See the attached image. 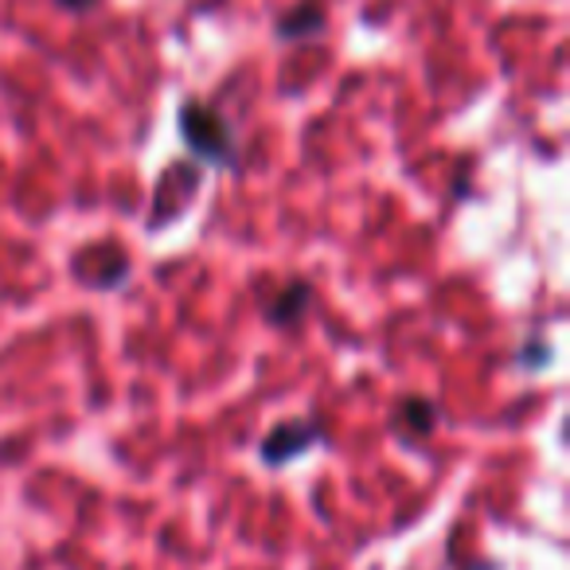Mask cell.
<instances>
[{
  "mask_svg": "<svg viewBox=\"0 0 570 570\" xmlns=\"http://www.w3.org/2000/svg\"><path fill=\"white\" fill-rule=\"evenodd\" d=\"M321 20H325V12H321L317 4H302L297 12L282 17V36H289V40H297V36H313L321 28Z\"/></svg>",
  "mask_w": 570,
  "mask_h": 570,
  "instance_id": "obj_4",
  "label": "cell"
},
{
  "mask_svg": "<svg viewBox=\"0 0 570 570\" xmlns=\"http://www.w3.org/2000/svg\"><path fill=\"white\" fill-rule=\"evenodd\" d=\"M59 4H67V9H75V12H87V9H95L98 0H59Z\"/></svg>",
  "mask_w": 570,
  "mask_h": 570,
  "instance_id": "obj_6",
  "label": "cell"
},
{
  "mask_svg": "<svg viewBox=\"0 0 570 570\" xmlns=\"http://www.w3.org/2000/svg\"><path fill=\"white\" fill-rule=\"evenodd\" d=\"M313 289L305 282H294L289 289H282V294L274 297V305H269V321L274 325H289V321H297L305 313V305H309Z\"/></svg>",
  "mask_w": 570,
  "mask_h": 570,
  "instance_id": "obj_2",
  "label": "cell"
},
{
  "mask_svg": "<svg viewBox=\"0 0 570 570\" xmlns=\"http://www.w3.org/2000/svg\"><path fill=\"white\" fill-rule=\"evenodd\" d=\"M406 419H411L419 430H430V422H434V411H430L422 399H411V403H406Z\"/></svg>",
  "mask_w": 570,
  "mask_h": 570,
  "instance_id": "obj_5",
  "label": "cell"
},
{
  "mask_svg": "<svg viewBox=\"0 0 570 570\" xmlns=\"http://www.w3.org/2000/svg\"><path fill=\"white\" fill-rule=\"evenodd\" d=\"M313 438H317V430L313 426H285L266 442V458L277 461V458H285V453H297L302 445H309Z\"/></svg>",
  "mask_w": 570,
  "mask_h": 570,
  "instance_id": "obj_3",
  "label": "cell"
},
{
  "mask_svg": "<svg viewBox=\"0 0 570 570\" xmlns=\"http://www.w3.org/2000/svg\"><path fill=\"white\" fill-rule=\"evenodd\" d=\"M180 134L196 157L207 165H230L235 160V145H230L227 121L204 102H184L180 106Z\"/></svg>",
  "mask_w": 570,
  "mask_h": 570,
  "instance_id": "obj_1",
  "label": "cell"
}]
</instances>
